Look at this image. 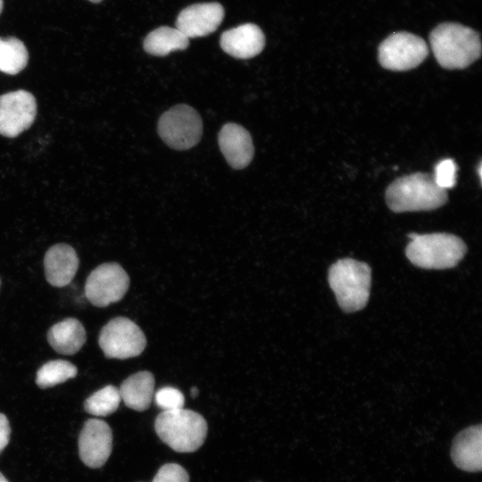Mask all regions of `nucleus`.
I'll use <instances>...</instances> for the list:
<instances>
[{"instance_id": "nucleus-1", "label": "nucleus", "mask_w": 482, "mask_h": 482, "mask_svg": "<svg viewBox=\"0 0 482 482\" xmlns=\"http://www.w3.org/2000/svg\"><path fill=\"white\" fill-rule=\"evenodd\" d=\"M432 52L445 69H464L480 57L481 41L474 29L455 22L436 26L429 36Z\"/></svg>"}, {"instance_id": "nucleus-2", "label": "nucleus", "mask_w": 482, "mask_h": 482, "mask_svg": "<svg viewBox=\"0 0 482 482\" xmlns=\"http://www.w3.org/2000/svg\"><path fill=\"white\" fill-rule=\"evenodd\" d=\"M386 201L395 212L428 211L444 205L447 193L436 184L433 175L417 172L392 182Z\"/></svg>"}, {"instance_id": "nucleus-3", "label": "nucleus", "mask_w": 482, "mask_h": 482, "mask_svg": "<svg viewBox=\"0 0 482 482\" xmlns=\"http://www.w3.org/2000/svg\"><path fill=\"white\" fill-rule=\"evenodd\" d=\"M405 253L409 261L423 269L444 270L456 266L466 253L461 238L448 233L408 235Z\"/></svg>"}, {"instance_id": "nucleus-4", "label": "nucleus", "mask_w": 482, "mask_h": 482, "mask_svg": "<svg viewBox=\"0 0 482 482\" xmlns=\"http://www.w3.org/2000/svg\"><path fill=\"white\" fill-rule=\"evenodd\" d=\"M328 280L343 311L353 312L366 305L371 283V270L367 263L340 259L330 266Z\"/></svg>"}, {"instance_id": "nucleus-5", "label": "nucleus", "mask_w": 482, "mask_h": 482, "mask_svg": "<svg viewBox=\"0 0 482 482\" xmlns=\"http://www.w3.org/2000/svg\"><path fill=\"white\" fill-rule=\"evenodd\" d=\"M154 428L159 438L179 453H193L204 444L207 422L199 413L178 409L163 411L155 419Z\"/></svg>"}, {"instance_id": "nucleus-6", "label": "nucleus", "mask_w": 482, "mask_h": 482, "mask_svg": "<svg viewBox=\"0 0 482 482\" xmlns=\"http://www.w3.org/2000/svg\"><path fill=\"white\" fill-rule=\"evenodd\" d=\"M158 133L171 148L187 150L195 145L202 137V119L191 106L178 104L161 116Z\"/></svg>"}, {"instance_id": "nucleus-7", "label": "nucleus", "mask_w": 482, "mask_h": 482, "mask_svg": "<svg viewBox=\"0 0 482 482\" xmlns=\"http://www.w3.org/2000/svg\"><path fill=\"white\" fill-rule=\"evenodd\" d=\"M98 344L105 357L123 360L139 355L146 340L134 321L126 317H116L102 328Z\"/></svg>"}, {"instance_id": "nucleus-8", "label": "nucleus", "mask_w": 482, "mask_h": 482, "mask_svg": "<svg viewBox=\"0 0 482 482\" xmlns=\"http://www.w3.org/2000/svg\"><path fill=\"white\" fill-rule=\"evenodd\" d=\"M428 47L420 37L409 32H395L378 46V62L385 69L405 71L420 65L428 56Z\"/></svg>"}, {"instance_id": "nucleus-9", "label": "nucleus", "mask_w": 482, "mask_h": 482, "mask_svg": "<svg viewBox=\"0 0 482 482\" xmlns=\"http://www.w3.org/2000/svg\"><path fill=\"white\" fill-rule=\"evenodd\" d=\"M129 287V278L116 262L103 263L87 276L85 284L87 299L96 307H106L120 301Z\"/></svg>"}, {"instance_id": "nucleus-10", "label": "nucleus", "mask_w": 482, "mask_h": 482, "mask_svg": "<svg viewBox=\"0 0 482 482\" xmlns=\"http://www.w3.org/2000/svg\"><path fill=\"white\" fill-rule=\"evenodd\" d=\"M37 115V101L29 91L20 89L0 96V134L16 137L28 129Z\"/></svg>"}, {"instance_id": "nucleus-11", "label": "nucleus", "mask_w": 482, "mask_h": 482, "mask_svg": "<svg viewBox=\"0 0 482 482\" xmlns=\"http://www.w3.org/2000/svg\"><path fill=\"white\" fill-rule=\"evenodd\" d=\"M112 448V434L109 425L98 419H89L79 436V454L89 468H100L108 460Z\"/></svg>"}, {"instance_id": "nucleus-12", "label": "nucleus", "mask_w": 482, "mask_h": 482, "mask_svg": "<svg viewBox=\"0 0 482 482\" xmlns=\"http://www.w3.org/2000/svg\"><path fill=\"white\" fill-rule=\"evenodd\" d=\"M224 18L223 6L216 2L201 3L183 9L176 20V29L188 39L214 32Z\"/></svg>"}, {"instance_id": "nucleus-13", "label": "nucleus", "mask_w": 482, "mask_h": 482, "mask_svg": "<svg viewBox=\"0 0 482 482\" xmlns=\"http://www.w3.org/2000/svg\"><path fill=\"white\" fill-rule=\"evenodd\" d=\"M220 44L228 54L238 59H249L262 51L265 36L257 25L245 23L224 31Z\"/></svg>"}, {"instance_id": "nucleus-14", "label": "nucleus", "mask_w": 482, "mask_h": 482, "mask_svg": "<svg viewBox=\"0 0 482 482\" xmlns=\"http://www.w3.org/2000/svg\"><path fill=\"white\" fill-rule=\"evenodd\" d=\"M219 145L234 169L245 168L253 159V145L249 132L236 123L225 124L219 134Z\"/></svg>"}, {"instance_id": "nucleus-15", "label": "nucleus", "mask_w": 482, "mask_h": 482, "mask_svg": "<svg viewBox=\"0 0 482 482\" xmlns=\"http://www.w3.org/2000/svg\"><path fill=\"white\" fill-rule=\"evenodd\" d=\"M79 264L76 251L67 244L51 246L44 257L45 277L56 287L67 286L74 278Z\"/></svg>"}, {"instance_id": "nucleus-16", "label": "nucleus", "mask_w": 482, "mask_h": 482, "mask_svg": "<svg viewBox=\"0 0 482 482\" xmlns=\"http://www.w3.org/2000/svg\"><path fill=\"white\" fill-rule=\"evenodd\" d=\"M451 457L455 466L464 471L478 472L482 467V426H470L453 439Z\"/></svg>"}, {"instance_id": "nucleus-17", "label": "nucleus", "mask_w": 482, "mask_h": 482, "mask_svg": "<svg viewBox=\"0 0 482 482\" xmlns=\"http://www.w3.org/2000/svg\"><path fill=\"white\" fill-rule=\"evenodd\" d=\"M87 339L86 330L79 320L67 318L54 324L47 332V341L61 354L78 353Z\"/></svg>"}, {"instance_id": "nucleus-18", "label": "nucleus", "mask_w": 482, "mask_h": 482, "mask_svg": "<svg viewBox=\"0 0 482 482\" xmlns=\"http://www.w3.org/2000/svg\"><path fill=\"white\" fill-rule=\"evenodd\" d=\"M154 388V378L149 371L137 372L126 378L119 392L121 400L130 409L142 411L149 408Z\"/></svg>"}, {"instance_id": "nucleus-19", "label": "nucleus", "mask_w": 482, "mask_h": 482, "mask_svg": "<svg viewBox=\"0 0 482 482\" xmlns=\"http://www.w3.org/2000/svg\"><path fill=\"white\" fill-rule=\"evenodd\" d=\"M189 39L176 28L160 27L151 31L144 40V49L154 56H165L175 50H184Z\"/></svg>"}, {"instance_id": "nucleus-20", "label": "nucleus", "mask_w": 482, "mask_h": 482, "mask_svg": "<svg viewBox=\"0 0 482 482\" xmlns=\"http://www.w3.org/2000/svg\"><path fill=\"white\" fill-rule=\"evenodd\" d=\"M29 61V52L15 37H0V71L15 75L21 72Z\"/></svg>"}, {"instance_id": "nucleus-21", "label": "nucleus", "mask_w": 482, "mask_h": 482, "mask_svg": "<svg viewBox=\"0 0 482 482\" xmlns=\"http://www.w3.org/2000/svg\"><path fill=\"white\" fill-rule=\"evenodd\" d=\"M77 373V367L68 361H50L37 370L36 383L40 388H48L75 378Z\"/></svg>"}, {"instance_id": "nucleus-22", "label": "nucleus", "mask_w": 482, "mask_h": 482, "mask_svg": "<svg viewBox=\"0 0 482 482\" xmlns=\"http://www.w3.org/2000/svg\"><path fill=\"white\" fill-rule=\"evenodd\" d=\"M120 401L119 389L109 385L87 397L84 402V409L91 415L104 417L114 412Z\"/></svg>"}, {"instance_id": "nucleus-23", "label": "nucleus", "mask_w": 482, "mask_h": 482, "mask_svg": "<svg viewBox=\"0 0 482 482\" xmlns=\"http://www.w3.org/2000/svg\"><path fill=\"white\" fill-rule=\"evenodd\" d=\"M457 166L453 160L444 159L435 167L433 175L436 184L442 189L452 188L456 183Z\"/></svg>"}, {"instance_id": "nucleus-24", "label": "nucleus", "mask_w": 482, "mask_h": 482, "mask_svg": "<svg viewBox=\"0 0 482 482\" xmlns=\"http://www.w3.org/2000/svg\"><path fill=\"white\" fill-rule=\"evenodd\" d=\"M156 404L163 411H173L184 406L185 398L183 394L177 388L164 386L154 395Z\"/></svg>"}, {"instance_id": "nucleus-25", "label": "nucleus", "mask_w": 482, "mask_h": 482, "mask_svg": "<svg viewBox=\"0 0 482 482\" xmlns=\"http://www.w3.org/2000/svg\"><path fill=\"white\" fill-rule=\"evenodd\" d=\"M152 482H189V476L182 466L167 463L159 469Z\"/></svg>"}, {"instance_id": "nucleus-26", "label": "nucleus", "mask_w": 482, "mask_h": 482, "mask_svg": "<svg viewBox=\"0 0 482 482\" xmlns=\"http://www.w3.org/2000/svg\"><path fill=\"white\" fill-rule=\"evenodd\" d=\"M11 428L6 416L0 413V453L5 448L10 440Z\"/></svg>"}, {"instance_id": "nucleus-27", "label": "nucleus", "mask_w": 482, "mask_h": 482, "mask_svg": "<svg viewBox=\"0 0 482 482\" xmlns=\"http://www.w3.org/2000/svg\"><path fill=\"white\" fill-rule=\"evenodd\" d=\"M191 395L193 397H195L198 395V389L196 387H192L191 389Z\"/></svg>"}, {"instance_id": "nucleus-28", "label": "nucleus", "mask_w": 482, "mask_h": 482, "mask_svg": "<svg viewBox=\"0 0 482 482\" xmlns=\"http://www.w3.org/2000/svg\"><path fill=\"white\" fill-rule=\"evenodd\" d=\"M0 482H8L4 476L0 472Z\"/></svg>"}, {"instance_id": "nucleus-29", "label": "nucleus", "mask_w": 482, "mask_h": 482, "mask_svg": "<svg viewBox=\"0 0 482 482\" xmlns=\"http://www.w3.org/2000/svg\"><path fill=\"white\" fill-rule=\"evenodd\" d=\"M3 6H4V2H3V0H0V13H1L2 10H3Z\"/></svg>"}, {"instance_id": "nucleus-30", "label": "nucleus", "mask_w": 482, "mask_h": 482, "mask_svg": "<svg viewBox=\"0 0 482 482\" xmlns=\"http://www.w3.org/2000/svg\"><path fill=\"white\" fill-rule=\"evenodd\" d=\"M92 3H100L102 0H89Z\"/></svg>"}, {"instance_id": "nucleus-31", "label": "nucleus", "mask_w": 482, "mask_h": 482, "mask_svg": "<svg viewBox=\"0 0 482 482\" xmlns=\"http://www.w3.org/2000/svg\"><path fill=\"white\" fill-rule=\"evenodd\" d=\"M0 284H1V280H0Z\"/></svg>"}]
</instances>
